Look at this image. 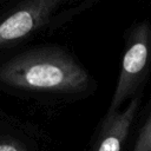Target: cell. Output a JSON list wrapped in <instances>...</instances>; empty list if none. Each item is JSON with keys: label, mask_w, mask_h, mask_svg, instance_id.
Listing matches in <instances>:
<instances>
[{"label": "cell", "mask_w": 151, "mask_h": 151, "mask_svg": "<svg viewBox=\"0 0 151 151\" xmlns=\"http://www.w3.org/2000/svg\"><path fill=\"white\" fill-rule=\"evenodd\" d=\"M12 84L71 99L94 92L97 84L83 64L67 51L51 47L20 57L8 70Z\"/></svg>", "instance_id": "1"}, {"label": "cell", "mask_w": 151, "mask_h": 151, "mask_svg": "<svg viewBox=\"0 0 151 151\" xmlns=\"http://www.w3.org/2000/svg\"><path fill=\"white\" fill-rule=\"evenodd\" d=\"M131 151H151V106L138 130Z\"/></svg>", "instance_id": "4"}, {"label": "cell", "mask_w": 151, "mask_h": 151, "mask_svg": "<svg viewBox=\"0 0 151 151\" xmlns=\"http://www.w3.org/2000/svg\"><path fill=\"white\" fill-rule=\"evenodd\" d=\"M151 72V22L139 20L127 31L116 87L106 113L123 109L142 94L143 85Z\"/></svg>", "instance_id": "2"}, {"label": "cell", "mask_w": 151, "mask_h": 151, "mask_svg": "<svg viewBox=\"0 0 151 151\" xmlns=\"http://www.w3.org/2000/svg\"><path fill=\"white\" fill-rule=\"evenodd\" d=\"M0 151H24L18 144L14 143H2L0 144Z\"/></svg>", "instance_id": "5"}, {"label": "cell", "mask_w": 151, "mask_h": 151, "mask_svg": "<svg viewBox=\"0 0 151 151\" xmlns=\"http://www.w3.org/2000/svg\"><path fill=\"white\" fill-rule=\"evenodd\" d=\"M140 103L142 94H138L119 111L105 113L93 133L88 151H123Z\"/></svg>", "instance_id": "3"}]
</instances>
